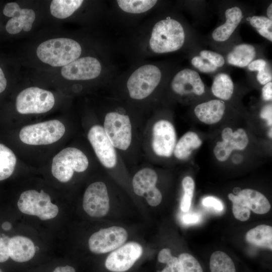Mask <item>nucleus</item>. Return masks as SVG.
<instances>
[{
    "instance_id": "obj_38",
    "label": "nucleus",
    "mask_w": 272,
    "mask_h": 272,
    "mask_svg": "<svg viewBox=\"0 0 272 272\" xmlns=\"http://www.w3.org/2000/svg\"><path fill=\"white\" fill-rule=\"evenodd\" d=\"M10 237L0 234V263L7 261L10 258L8 243Z\"/></svg>"
},
{
    "instance_id": "obj_39",
    "label": "nucleus",
    "mask_w": 272,
    "mask_h": 272,
    "mask_svg": "<svg viewBox=\"0 0 272 272\" xmlns=\"http://www.w3.org/2000/svg\"><path fill=\"white\" fill-rule=\"evenodd\" d=\"M202 204L207 207L213 208L217 211H222L224 206L221 200L217 197L209 196L204 197L202 199Z\"/></svg>"
},
{
    "instance_id": "obj_48",
    "label": "nucleus",
    "mask_w": 272,
    "mask_h": 272,
    "mask_svg": "<svg viewBox=\"0 0 272 272\" xmlns=\"http://www.w3.org/2000/svg\"><path fill=\"white\" fill-rule=\"evenodd\" d=\"M267 15L269 20H272V4H270L267 9Z\"/></svg>"
},
{
    "instance_id": "obj_23",
    "label": "nucleus",
    "mask_w": 272,
    "mask_h": 272,
    "mask_svg": "<svg viewBox=\"0 0 272 272\" xmlns=\"http://www.w3.org/2000/svg\"><path fill=\"white\" fill-rule=\"evenodd\" d=\"M202 142L198 135L192 131L185 133L176 144L174 154L178 159H187L194 150L198 148Z\"/></svg>"
},
{
    "instance_id": "obj_33",
    "label": "nucleus",
    "mask_w": 272,
    "mask_h": 272,
    "mask_svg": "<svg viewBox=\"0 0 272 272\" xmlns=\"http://www.w3.org/2000/svg\"><path fill=\"white\" fill-rule=\"evenodd\" d=\"M184 194L181 199L180 208L184 212H187L190 207L194 189V182L190 176L184 177L182 182Z\"/></svg>"
},
{
    "instance_id": "obj_16",
    "label": "nucleus",
    "mask_w": 272,
    "mask_h": 272,
    "mask_svg": "<svg viewBox=\"0 0 272 272\" xmlns=\"http://www.w3.org/2000/svg\"><path fill=\"white\" fill-rule=\"evenodd\" d=\"M3 14L12 17L6 25V31L11 34H18L22 30L25 32L30 31L35 19V13L33 10L22 9L15 2L7 3L4 8Z\"/></svg>"
},
{
    "instance_id": "obj_19",
    "label": "nucleus",
    "mask_w": 272,
    "mask_h": 272,
    "mask_svg": "<svg viewBox=\"0 0 272 272\" xmlns=\"http://www.w3.org/2000/svg\"><path fill=\"white\" fill-rule=\"evenodd\" d=\"M10 257L18 262H26L35 255L36 249L33 241L27 237L16 235L8 243Z\"/></svg>"
},
{
    "instance_id": "obj_3",
    "label": "nucleus",
    "mask_w": 272,
    "mask_h": 272,
    "mask_svg": "<svg viewBox=\"0 0 272 272\" xmlns=\"http://www.w3.org/2000/svg\"><path fill=\"white\" fill-rule=\"evenodd\" d=\"M88 165V159L82 151L76 148L68 147L53 157L51 173L58 181L65 183L71 179L74 171L84 172Z\"/></svg>"
},
{
    "instance_id": "obj_12",
    "label": "nucleus",
    "mask_w": 272,
    "mask_h": 272,
    "mask_svg": "<svg viewBox=\"0 0 272 272\" xmlns=\"http://www.w3.org/2000/svg\"><path fill=\"white\" fill-rule=\"evenodd\" d=\"M88 138L101 164L106 168L114 167L117 162L116 153L104 128L99 125L93 126Z\"/></svg>"
},
{
    "instance_id": "obj_24",
    "label": "nucleus",
    "mask_w": 272,
    "mask_h": 272,
    "mask_svg": "<svg viewBox=\"0 0 272 272\" xmlns=\"http://www.w3.org/2000/svg\"><path fill=\"white\" fill-rule=\"evenodd\" d=\"M246 241L255 246L272 249V227L260 225L249 230L246 234Z\"/></svg>"
},
{
    "instance_id": "obj_27",
    "label": "nucleus",
    "mask_w": 272,
    "mask_h": 272,
    "mask_svg": "<svg viewBox=\"0 0 272 272\" xmlns=\"http://www.w3.org/2000/svg\"><path fill=\"white\" fill-rule=\"evenodd\" d=\"M16 163L17 158L13 151L0 143V181L7 179L12 175Z\"/></svg>"
},
{
    "instance_id": "obj_15",
    "label": "nucleus",
    "mask_w": 272,
    "mask_h": 272,
    "mask_svg": "<svg viewBox=\"0 0 272 272\" xmlns=\"http://www.w3.org/2000/svg\"><path fill=\"white\" fill-rule=\"evenodd\" d=\"M101 71L100 62L95 58L87 56L77 58L62 66V76L70 80H87L97 78Z\"/></svg>"
},
{
    "instance_id": "obj_14",
    "label": "nucleus",
    "mask_w": 272,
    "mask_h": 272,
    "mask_svg": "<svg viewBox=\"0 0 272 272\" xmlns=\"http://www.w3.org/2000/svg\"><path fill=\"white\" fill-rule=\"evenodd\" d=\"M223 141L218 142L214 149L216 159L221 162L226 161L233 150H242L248 144V138L245 131L238 128L235 131L230 127L225 128L222 132Z\"/></svg>"
},
{
    "instance_id": "obj_34",
    "label": "nucleus",
    "mask_w": 272,
    "mask_h": 272,
    "mask_svg": "<svg viewBox=\"0 0 272 272\" xmlns=\"http://www.w3.org/2000/svg\"><path fill=\"white\" fill-rule=\"evenodd\" d=\"M183 269V272H203L198 261L192 255L183 253L178 256Z\"/></svg>"
},
{
    "instance_id": "obj_4",
    "label": "nucleus",
    "mask_w": 272,
    "mask_h": 272,
    "mask_svg": "<svg viewBox=\"0 0 272 272\" xmlns=\"http://www.w3.org/2000/svg\"><path fill=\"white\" fill-rule=\"evenodd\" d=\"M65 127L59 120H50L25 126L19 132L23 143L29 145H45L56 142L64 135Z\"/></svg>"
},
{
    "instance_id": "obj_10",
    "label": "nucleus",
    "mask_w": 272,
    "mask_h": 272,
    "mask_svg": "<svg viewBox=\"0 0 272 272\" xmlns=\"http://www.w3.org/2000/svg\"><path fill=\"white\" fill-rule=\"evenodd\" d=\"M143 248L140 244L130 242L113 250L107 257L104 265L111 272H125L141 257Z\"/></svg>"
},
{
    "instance_id": "obj_7",
    "label": "nucleus",
    "mask_w": 272,
    "mask_h": 272,
    "mask_svg": "<svg viewBox=\"0 0 272 272\" xmlns=\"http://www.w3.org/2000/svg\"><path fill=\"white\" fill-rule=\"evenodd\" d=\"M161 73L158 67L145 65L135 70L129 78L127 87L131 98L143 99L149 96L160 82Z\"/></svg>"
},
{
    "instance_id": "obj_1",
    "label": "nucleus",
    "mask_w": 272,
    "mask_h": 272,
    "mask_svg": "<svg viewBox=\"0 0 272 272\" xmlns=\"http://www.w3.org/2000/svg\"><path fill=\"white\" fill-rule=\"evenodd\" d=\"M82 48L77 41L70 38H58L41 43L36 53L42 62L52 66H64L77 59Z\"/></svg>"
},
{
    "instance_id": "obj_42",
    "label": "nucleus",
    "mask_w": 272,
    "mask_h": 272,
    "mask_svg": "<svg viewBox=\"0 0 272 272\" xmlns=\"http://www.w3.org/2000/svg\"><path fill=\"white\" fill-rule=\"evenodd\" d=\"M272 107L271 104H268L264 106L260 112V117L266 120L268 125L272 124Z\"/></svg>"
},
{
    "instance_id": "obj_6",
    "label": "nucleus",
    "mask_w": 272,
    "mask_h": 272,
    "mask_svg": "<svg viewBox=\"0 0 272 272\" xmlns=\"http://www.w3.org/2000/svg\"><path fill=\"white\" fill-rule=\"evenodd\" d=\"M54 103V97L51 92L32 87L24 89L18 95L16 107L21 114H39L49 111Z\"/></svg>"
},
{
    "instance_id": "obj_30",
    "label": "nucleus",
    "mask_w": 272,
    "mask_h": 272,
    "mask_svg": "<svg viewBox=\"0 0 272 272\" xmlns=\"http://www.w3.org/2000/svg\"><path fill=\"white\" fill-rule=\"evenodd\" d=\"M117 2L119 7L124 12L139 14L151 9L157 1L156 0H118Z\"/></svg>"
},
{
    "instance_id": "obj_22",
    "label": "nucleus",
    "mask_w": 272,
    "mask_h": 272,
    "mask_svg": "<svg viewBox=\"0 0 272 272\" xmlns=\"http://www.w3.org/2000/svg\"><path fill=\"white\" fill-rule=\"evenodd\" d=\"M156 172L150 168H144L138 171L133 176L132 181L134 193L143 196L156 187L157 181Z\"/></svg>"
},
{
    "instance_id": "obj_11",
    "label": "nucleus",
    "mask_w": 272,
    "mask_h": 272,
    "mask_svg": "<svg viewBox=\"0 0 272 272\" xmlns=\"http://www.w3.org/2000/svg\"><path fill=\"white\" fill-rule=\"evenodd\" d=\"M83 207L92 217L105 216L109 209V198L107 187L102 182H94L87 188L83 196Z\"/></svg>"
},
{
    "instance_id": "obj_46",
    "label": "nucleus",
    "mask_w": 272,
    "mask_h": 272,
    "mask_svg": "<svg viewBox=\"0 0 272 272\" xmlns=\"http://www.w3.org/2000/svg\"><path fill=\"white\" fill-rule=\"evenodd\" d=\"M52 272H76V270L73 266L65 265L58 266Z\"/></svg>"
},
{
    "instance_id": "obj_5",
    "label": "nucleus",
    "mask_w": 272,
    "mask_h": 272,
    "mask_svg": "<svg viewBox=\"0 0 272 272\" xmlns=\"http://www.w3.org/2000/svg\"><path fill=\"white\" fill-rule=\"evenodd\" d=\"M17 206L22 213L37 216L41 220L55 218L59 211L58 207L52 203L49 195L43 190L40 192L33 189L23 192Z\"/></svg>"
},
{
    "instance_id": "obj_28",
    "label": "nucleus",
    "mask_w": 272,
    "mask_h": 272,
    "mask_svg": "<svg viewBox=\"0 0 272 272\" xmlns=\"http://www.w3.org/2000/svg\"><path fill=\"white\" fill-rule=\"evenodd\" d=\"M82 0H53L50 6V13L58 19H65L72 15L82 4Z\"/></svg>"
},
{
    "instance_id": "obj_8",
    "label": "nucleus",
    "mask_w": 272,
    "mask_h": 272,
    "mask_svg": "<svg viewBox=\"0 0 272 272\" xmlns=\"http://www.w3.org/2000/svg\"><path fill=\"white\" fill-rule=\"evenodd\" d=\"M104 129L114 147L126 150L131 141V125L129 117L115 112L105 117Z\"/></svg>"
},
{
    "instance_id": "obj_20",
    "label": "nucleus",
    "mask_w": 272,
    "mask_h": 272,
    "mask_svg": "<svg viewBox=\"0 0 272 272\" xmlns=\"http://www.w3.org/2000/svg\"><path fill=\"white\" fill-rule=\"evenodd\" d=\"M225 108L223 101L211 100L197 105L194 111L200 121L207 124H213L222 118Z\"/></svg>"
},
{
    "instance_id": "obj_25",
    "label": "nucleus",
    "mask_w": 272,
    "mask_h": 272,
    "mask_svg": "<svg viewBox=\"0 0 272 272\" xmlns=\"http://www.w3.org/2000/svg\"><path fill=\"white\" fill-rule=\"evenodd\" d=\"M255 55V50L252 45L241 44L236 46L228 54L227 61L232 65L245 67L252 61Z\"/></svg>"
},
{
    "instance_id": "obj_49",
    "label": "nucleus",
    "mask_w": 272,
    "mask_h": 272,
    "mask_svg": "<svg viewBox=\"0 0 272 272\" xmlns=\"http://www.w3.org/2000/svg\"><path fill=\"white\" fill-rule=\"evenodd\" d=\"M0 272H3L1 268H0Z\"/></svg>"
},
{
    "instance_id": "obj_9",
    "label": "nucleus",
    "mask_w": 272,
    "mask_h": 272,
    "mask_svg": "<svg viewBox=\"0 0 272 272\" xmlns=\"http://www.w3.org/2000/svg\"><path fill=\"white\" fill-rule=\"evenodd\" d=\"M127 238V233L124 228L112 226L93 233L88 241L89 247L94 253H106L122 246Z\"/></svg>"
},
{
    "instance_id": "obj_13",
    "label": "nucleus",
    "mask_w": 272,
    "mask_h": 272,
    "mask_svg": "<svg viewBox=\"0 0 272 272\" xmlns=\"http://www.w3.org/2000/svg\"><path fill=\"white\" fill-rule=\"evenodd\" d=\"M176 142V131L171 122L161 120L155 123L153 128L152 145L156 155L165 157L171 156Z\"/></svg>"
},
{
    "instance_id": "obj_45",
    "label": "nucleus",
    "mask_w": 272,
    "mask_h": 272,
    "mask_svg": "<svg viewBox=\"0 0 272 272\" xmlns=\"http://www.w3.org/2000/svg\"><path fill=\"white\" fill-rule=\"evenodd\" d=\"M7 82L5 74L0 67V93H2L6 88Z\"/></svg>"
},
{
    "instance_id": "obj_35",
    "label": "nucleus",
    "mask_w": 272,
    "mask_h": 272,
    "mask_svg": "<svg viewBox=\"0 0 272 272\" xmlns=\"http://www.w3.org/2000/svg\"><path fill=\"white\" fill-rule=\"evenodd\" d=\"M200 57L207 59L208 61L217 67L222 66L225 63L223 56L215 52L210 50H202L200 52Z\"/></svg>"
},
{
    "instance_id": "obj_36",
    "label": "nucleus",
    "mask_w": 272,
    "mask_h": 272,
    "mask_svg": "<svg viewBox=\"0 0 272 272\" xmlns=\"http://www.w3.org/2000/svg\"><path fill=\"white\" fill-rule=\"evenodd\" d=\"M192 64L200 72L210 73L215 71L217 67L209 62L205 61L200 56H194L191 60Z\"/></svg>"
},
{
    "instance_id": "obj_32",
    "label": "nucleus",
    "mask_w": 272,
    "mask_h": 272,
    "mask_svg": "<svg viewBox=\"0 0 272 272\" xmlns=\"http://www.w3.org/2000/svg\"><path fill=\"white\" fill-rule=\"evenodd\" d=\"M250 24L258 33L272 41V21L264 16H254L250 19Z\"/></svg>"
},
{
    "instance_id": "obj_37",
    "label": "nucleus",
    "mask_w": 272,
    "mask_h": 272,
    "mask_svg": "<svg viewBox=\"0 0 272 272\" xmlns=\"http://www.w3.org/2000/svg\"><path fill=\"white\" fill-rule=\"evenodd\" d=\"M144 195L148 204L152 207L159 205L162 200V196L160 191L155 187L147 192Z\"/></svg>"
},
{
    "instance_id": "obj_43",
    "label": "nucleus",
    "mask_w": 272,
    "mask_h": 272,
    "mask_svg": "<svg viewBox=\"0 0 272 272\" xmlns=\"http://www.w3.org/2000/svg\"><path fill=\"white\" fill-rule=\"evenodd\" d=\"M262 96L265 101H269L272 99V83L270 82L265 85L262 89Z\"/></svg>"
},
{
    "instance_id": "obj_21",
    "label": "nucleus",
    "mask_w": 272,
    "mask_h": 272,
    "mask_svg": "<svg viewBox=\"0 0 272 272\" xmlns=\"http://www.w3.org/2000/svg\"><path fill=\"white\" fill-rule=\"evenodd\" d=\"M226 22L215 29L212 33L213 39L223 42L228 39L234 32L242 18L241 10L238 7H233L225 11Z\"/></svg>"
},
{
    "instance_id": "obj_41",
    "label": "nucleus",
    "mask_w": 272,
    "mask_h": 272,
    "mask_svg": "<svg viewBox=\"0 0 272 272\" xmlns=\"http://www.w3.org/2000/svg\"><path fill=\"white\" fill-rule=\"evenodd\" d=\"M248 69L251 71L259 72L267 67L265 60L262 59H258L251 61L248 64Z\"/></svg>"
},
{
    "instance_id": "obj_40",
    "label": "nucleus",
    "mask_w": 272,
    "mask_h": 272,
    "mask_svg": "<svg viewBox=\"0 0 272 272\" xmlns=\"http://www.w3.org/2000/svg\"><path fill=\"white\" fill-rule=\"evenodd\" d=\"M257 80L262 85H265L271 82L272 76L267 67L258 72Z\"/></svg>"
},
{
    "instance_id": "obj_31",
    "label": "nucleus",
    "mask_w": 272,
    "mask_h": 272,
    "mask_svg": "<svg viewBox=\"0 0 272 272\" xmlns=\"http://www.w3.org/2000/svg\"><path fill=\"white\" fill-rule=\"evenodd\" d=\"M159 262L166 264L165 267L158 272H183L181 262L178 257L172 255L169 248L162 249L158 255Z\"/></svg>"
},
{
    "instance_id": "obj_26",
    "label": "nucleus",
    "mask_w": 272,
    "mask_h": 272,
    "mask_svg": "<svg viewBox=\"0 0 272 272\" xmlns=\"http://www.w3.org/2000/svg\"><path fill=\"white\" fill-rule=\"evenodd\" d=\"M233 91L234 84L228 75L222 73L215 77L212 86V92L214 96L228 100L231 98Z\"/></svg>"
},
{
    "instance_id": "obj_17",
    "label": "nucleus",
    "mask_w": 272,
    "mask_h": 272,
    "mask_svg": "<svg viewBox=\"0 0 272 272\" xmlns=\"http://www.w3.org/2000/svg\"><path fill=\"white\" fill-rule=\"evenodd\" d=\"M171 87L179 95L193 93L199 96L205 92V85L198 74L189 69L182 70L175 76Z\"/></svg>"
},
{
    "instance_id": "obj_18",
    "label": "nucleus",
    "mask_w": 272,
    "mask_h": 272,
    "mask_svg": "<svg viewBox=\"0 0 272 272\" xmlns=\"http://www.w3.org/2000/svg\"><path fill=\"white\" fill-rule=\"evenodd\" d=\"M228 198L257 214H266L271 208L268 200L263 194L252 189L241 190L237 195L229 193Z\"/></svg>"
},
{
    "instance_id": "obj_47",
    "label": "nucleus",
    "mask_w": 272,
    "mask_h": 272,
    "mask_svg": "<svg viewBox=\"0 0 272 272\" xmlns=\"http://www.w3.org/2000/svg\"><path fill=\"white\" fill-rule=\"evenodd\" d=\"M12 226V224L8 221L4 222L2 224V228L5 231H9L11 229Z\"/></svg>"
},
{
    "instance_id": "obj_29",
    "label": "nucleus",
    "mask_w": 272,
    "mask_h": 272,
    "mask_svg": "<svg viewBox=\"0 0 272 272\" xmlns=\"http://www.w3.org/2000/svg\"><path fill=\"white\" fill-rule=\"evenodd\" d=\"M210 272H237L233 259L226 253L217 251L213 252L210 259Z\"/></svg>"
},
{
    "instance_id": "obj_44",
    "label": "nucleus",
    "mask_w": 272,
    "mask_h": 272,
    "mask_svg": "<svg viewBox=\"0 0 272 272\" xmlns=\"http://www.w3.org/2000/svg\"><path fill=\"white\" fill-rule=\"evenodd\" d=\"M199 217L197 214H186L182 218L184 223L187 224H193L197 222Z\"/></svg>"
},
{
    "instance_id": "obj_2",
    "label": "nucleus",
    "mask_w": 272,
    "mask_h": 272,
    "mask_svg": "<svg viewBox=\"0 0 272 272\" xmlns=\"http://www.w3.org/2000/svg\"><path fill=\"white\" fill-rule=\"evenodd\" d=\"M184 40L185 33L181 24L168 18L159 21L154 26L150 46L154 52L167 53L179 49Z\"/></svg>"
}]
</instances>
